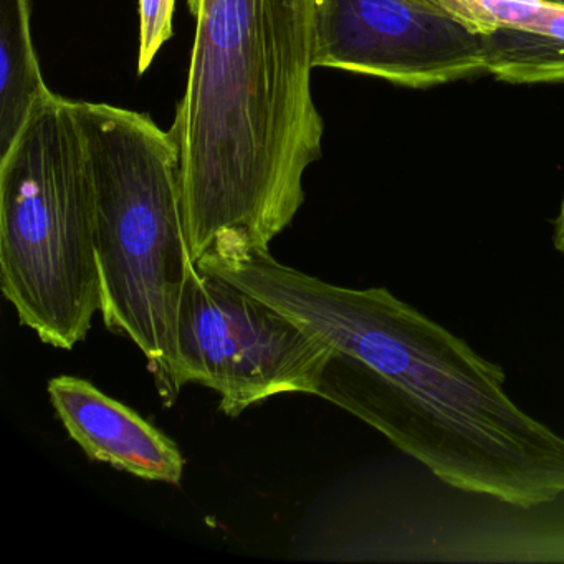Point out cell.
<instances>
[{
  "mask_svg": "<svg viewBox=\"0 0 564 564\" xmlns=\"http://www.w3.org/2000/svg\"><path fill=\"white\" fill-rule=\"evenodd\" d=\"M197 269L333 348L318 398L381 432L448 487L518 508L564 494V438L518 408L503 369L386 289H346L224 243Z\"/></svg>",
  "mask_w": 564,
  "mask_h": 564,
  "instance_id": "6da1fadb",
  "label": "cell"
},
{
  "mask_svg": "<svg viewBox=\"0 0 564 564\" xmlns=\"http://www.w3.org/2000/svg\"><path fill=\"white\" fill-rule=\"evenodd\" d=\"M173 133L194 263L217 243L269 249L322 158L315 0H200Z\"/></svg>",
  "mask_w": 564,
  "mask_h": 564,
  "instance_id": "7a4b0ae2",
  "label": "cell"
},
{
  "mask_svg": "<svg viewBox=\"0 0 564 564\" xmlns=\"http://www.w3.org/2000/svg\"><path fill=\"white\" fill-rule=\"evenodd\" d=\"M94 174L101 318L147 356L164 405L180 384L177 325L196 270L184 216L181 153L148 115L77 101Z\"/></svg>",
  "mask_w": 564,
  "mask_h": 564,
  "instance_id": "3957f363",
  "label": "cell"
},
{
  "mask_svg": "<svg viewBox=\"0 0 564 564\" xmlns=\"http://www.w3.org/2000/svg\"><path fill=\"white\" fill-rule=\"evenodd\" d=\"M0 283L54 348L84 341L101 312L90 154L77 101L51 90L0 154Z\"/></svg>",
  "mask_w": 564,
  "mask_h": 564,
  "instance_id": "277c9868",
  "label": "cell"
},
{
  "mask_svg": "<svg viewBox=\"0 0 564 564\" xmlns=\"http://www.w3.org/2000/svg\"><path fill=\"white\" fill-rule=\"evenodd\" d=\"M180 384L219 394L237 417L273 395H318L333 348L252 293L194 270L177 325Z\"/></svg>",
  "mask_w": 564,
  "mask_h": 564,
  "instance_id": "5b68a950",
  "label": "cell"
},
{
  "mask_svg": "<svg viewBox=\"0 0 564 564\" xmlns=\"http://www.w3.org/2000/svg\"><path fill=\"white\" fill-rule=\"evenodd\" d=\"M313 67L409 88L487 72L481 35L425 0H315Z\"/></svg>",
  "mask_w": 564,
  "mask_h": 564,
  "instance_id": "8992f818",
  "label": "cell"
},
{
  "mask_svg": "<svg viewBox=\"0 0 564 564\" xmlns=\"http://www.w3.org/2000/svg\"><path fill=\"white\" fill-rule=\"evenodd\" d=\"M47 389L58 419L90 460L144 480H183L186 460L177 445L133 409L74 376L52 378Z\"/></svg>",
  "mask_w": 564,
  "mask_h": 564,
  "instance_id": "52a82bcc",
  "label": "cell"
},
{
  "mask_svg": "<svg viewBox=\"0 0 564 564\" xmlns=\"http://www.w3.org/2000/svg\"><path fill=\"white\" fill-rule=\"evenodd\" d=\"M488 74L508 84L564 82V8L547 6L524 25H505L481 35Z\"/></svg>",
  "mask_w": 564,
  "mask_h": 564,
  "instance_id": "ba28073f",
  "label": "cell"
},
{
  "mask_svg": "<svg viewBox=\"0 0 564 564\" xmlns=\"http://www.w3.org/2000/svg\"><path fill=\"white\" fill-rule=\"evenodd\" d=\"M31 31V0H0V154L47 94Z\"/></svg>",
  "mask_w": 564,
  "mask_h": 564,
  "instance_id": "9c48e42d",
  "label": "cell"
},
{
  "mask_svg": "<svg viewBox=\"0 0 564 564\" xmlns=\"http://www.w3.org/2000/svg\"><path fill=\"white\" fill-rule=\"evenodd\" d=\"M480 35L505 25H524L546 11V0H425Z\"/></svg>",
  "mask_w": 564,
  "mask_h": 564,
  "instance_id": "30bf717a",
  "label": "cell"
},
{
  "mask_svg": "<svg viewBox=\"0 0 564 564\" xmlns=\"http://www.w3.org/2000/svg\"><path fill=\"white\" fill-rule=\"evenodd\" d=\"M174 8L176 0H140V75L150 68L158 52L173 37Z\"/></svg>",
  "mask_w": 564,
  "mask_h": 564,
  "instance_id": "8fae6325",
  "label": "cell"
},
{
  "mask_svg": "<svg viewBox=\"0 0 564 564\" xmlns=\"http://www.w3.org/2000/svg\"><path fill=\"white\" fill-rule=\"evenodd\" d=\"M553 227L554 249H556L557 252L564 253V196L563 199H561L556 217H554Z\"/></svg>",
  "mask_w": 564,
  "mask_h": 564,
  "instance_id": "7c38bea8",
  "label": "cell"
},
{
  "mask_svg": "<svg viewBox=\"0 0 564 564\" xmlns=\"http://www.w3.org/2000/svg\"><path fill=\"white\" fill-rule=\"evenodd\" d=\"M187 4H189V9L191 12H193V15H196L197 11H199L200 0H187Z\"/></svg>",
  "mask_w": 564,
  "mask_h": 564,
  "instance_id": "4fadbf2b",
  "label": "cell"
},
{
  "mask_svg": "<svg viewBox=\"0 0 564 564\" xmlns=\"http://www.w3.org/2000/svg\"><path fill=\"white\" fill-rule=\"evenodd\" d=\"M546 2H551V4L561 6V8H564V0H546Z\"/></svg>",
  "mask_w": 564,
  "mask_h": 564,
  "instance_id": "5bb4252c",
  "label": "cell"
}]
</instances>
